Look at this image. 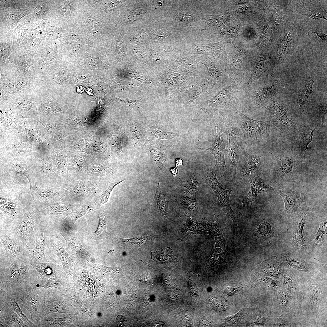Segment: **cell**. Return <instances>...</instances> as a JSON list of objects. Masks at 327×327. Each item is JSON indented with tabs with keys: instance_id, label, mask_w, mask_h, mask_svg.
Masks as SVG:
<instances>
[{
	"instance_id": "obj_59",
	"label": "cell",
	"mask_w": 327,
	"mask_h": 327,
	"mask_svg": "<svg viewBox=\"0 0 327 327\" xmlns=\"http://www.w3.org/2000/svg\"><path fill=\"white\" fill-rule=\"evenodd\" d=\"M317 35V36L319 37H320L322 40H324L325 42H327V35L324 33H318L317 32L315 33Z\"/></svg>"
},
{
	"instance_id": "obj_9",
	"label": "cell",
	"mask_w": 327,
	"mask_h": 327,
	"mask_svg": "<svg viewBox=\"0 0 327 327\" xmlns=\"http://www.w3.org/2000/svg\"><path fill=\"white\" fill-rule=\"evenodd\" d=\"M214 88L216 89L211 81L205 77L198 75L190 77L188 85L181 94L190 102L198 98L204 92L212 95L209 92Z\"/></svg>"
},
{
	"instance_id": "obj_33",
	"label": "cell",
	"mask_w": 327,
	"mask_h": 327,
	"mask_svg": "<svg viewBox=\"0 0 327 327\" xmlns=\"http://www.w3.org/2000/svg\"><path fill=\"white\" fill-rule=\"evenodd\" d=\"M0 237L1 241L8 253L12 255H16L18 250L15 244L5 234H1Z\"/></svg>"
},
{
	"instance_id": "obj_17",
	"label": "cell",
	"mask_w": 327,
	"mask_h": 327,
	"mask_svg": "<svg viewBox=\"0 0 327 327\" xmlns=\"http://www.w3.org/2000/svg\"><path fill=\"white\" fill-rule=\"evenodd\" d=\"M307 219L306 214L303 213L293 226L292 243L294 246L298 249L304 247L306 245L303 236V230Z\"/></svg>"
},
{
	"instance_id": "obj_41",
	"label": "cell",
	"mask_w": 327,
	"mask_h": 327,
	"mask_svg": "<svg viewBox=\"0 0 327 327\" xmlns=\"http://www.w3.org/2000/svg\"><path fill=\"white\" fill-rule=\"evenodd\" d=\"M129 129L133 137L135 140H139L142 138L143 134L137 125H130Z\"/></svg>"
},
{
	"instance_id": "obj_48",
	"label": "cell",
	"mask_w": 327,
	"mask_h": 327,
	"mask_svg": "<svg viewBox=\"0 0 327 327\" xmlns=\"http://www.w3.org/2000/svg\"><path fill=\"white\" fill-rule=\"evenodd\" d=\"M319 114L320 116L323 126L327 125V106L325 104L319 105L318 108Z\"/></svg>"
},
{
	"instance_id": "obj_43",
	"label": "cell",
	"mask_w": 327,
	"mask_h": 327,
	"mask_svg": "<svg viewBox=\"0 0 327 327\" xmlns=\"http://www.w3.org/2000/svg\"><path fill=\"white\" fill-rule=\"evenodd\" d=\"M210 302L213 307L216 310L219 312H222L226 310V305L219 299L216 298H213Z\"/></svg>"
},
{
	"instance_id": "obj_6",
	"label": "cell",
	"mask_w": 327,
	"mask_h": 327,
	"mask_svg": "<svg viewBox=\"0 0 327 327\" xmlns=\"http://www.w3.org/2000/svg\"><path fill=\"white\" fill-rule=\"evenodd\" d=\"M265 107L271 124L282 133L287 132L294 127L295 123L288 117L287 111L279 105L275 97L269 100Z\"/></svg>"
},
{
	"instance_id": "obj_34",
	"label": "cell",
	"mask_w": 327,
	"mask_h": 327,
	"mask_svg": "<svg viewBox=\"0 0 327 327\" xmlns=\"http://www.w3.org/2000/svg\"><path fill=\"white\" fill-rule=\"evenodd\" d=\"M126 179L114 181L112 182L107 189L105 190L101 195L100 199V202L104 204L108 201L111 194L115 187L118 184L125 180Z\"/></svg>"
},
{
	"instance_id": "obj_53",
	"label": "cell",
	"mask_w": 327,
	"mask_h": 327,
	"mask_svg": "<svg viewBox=\"0 0 327 327\" xmlns=\"http://www.w3.org/2000/svg\"><path fill=\"white\" fill-rule=\"evenodd\" d=\"M38 269L41 274L46 276L49 275L51 273L52 271L51 269L45 265L39 266Z\"/></svg>"
},
{
	"instance_id": "obj_1",
	"label": "cell",
	"mask_w": 327,
	"mask_h": 327,
	"mask_svg": "<svg viewBox=\"0 0 327 327\" xmlns=\"http://www.w3.org/2000/svg\"><path fill=\"white\" fill-rule=\"evenodd\" d=\"M231 110L236 123L243 135V144L247 147L263 143L272 133L274 128L269 120L263 121L252 119L235 106Z\"/></svg>"
},
{
	"instance_id": "obj_8",
	"label": "cell",
	"mask_w": 327,
	"mask_h": 327,
	"mask_svg": "<svg viewBox=\"0 0 327 327\" xmlns=\"http://www.w3.org/2000/svg\"><path fill=\"white\" fill-rule=\"evenodd\" d=\"M192 177L189 184L183 191L180 202L181 214L187 216L193 215L197 209L196 195L198 182L194 175Z\"/></svg>"
},
{
	"instance_id": "obj_28",
	"label": "cell",
	"mask_w": 327,
	"mask_h": 327,
	"mask_svg": "<svg viewBox=\"0 0 327 327\" xmlns=\"http://www.w3.org/2000/svg\"><path fill=\"white\" fill-rule=\"evenodd\" d=\"M275 157L280 160L282 163L280 167L275 170L276 172L284 175H289L293 173L294 170V165L292 158L286 155L282 159L278 158L275 156Z\"/></svg>"
},
{
	"instance_id": "obj_16",
	"label": "cell",
	"mask_w": 327,
	"mask_h": 327,
	"mask_svg": "<svg viewBox=\"0 0 327 327\" xmlns=\"http://www.w3.org/2000/svg\"><path fill=\"white\" fill-rule=\"evenodd\" d=\"M314 82L313 78H308L302 82L300 87L298 103L301 111L306 110L309 107L312 97V87Z\"/></svg>"
},
{
	"instance_id": "obj_22",
	"label": "cell",
	"mask_w": 327,
	"mask_h": 327,
	"mask_svg": "<svg viewBox=\"0 0 327 327\" xmlns=\"http://www.w3.org/2000/svg\"><path fill=\"white\" fill-rule=\"evenodd\" d=\"M149 152L161 172L165 169V155L163 149L159 146H153L149 148Z\"/></svg>"
},
{
	"instance_id": "obj_46",
	"label": "cell",
	"mask_w": 327,
	"mask_h": 327,
	"mask_svg": "<svg viewBox=\"0 0 327 327\" xmlns=\"http://www.w3.org/2000/svg\"><path fill=\"white\" fill-rule=\"evenodd\" d=\"M63 308L62 306L59 303L49 302L45 304L44 309L45 311L50 312L61 311L63 310Z\"/></svg>"
},
{
	"instance_id": "obj_31",
	"label": "cell",
	"mask_w": 327,
	"mask_h": 327,
	"mask_svg": "<svg viewBox=\"0 0 327 327\" xmlns=\"http://www.w3.org/2000/svg\"><path fill=\"white\" fill-rule=\"evenodd\" d=\"M326 219L322 218L319 221V227L316 234L313 244V248L318 247L323 243L324 236L326 233L327 225Z\"/></svg>"
},
{
	"instance_id": "obj_14",
	"label": "cell",
	"mask_w": 327,
	"mask_h": 327,
	"mask_svg": "<svg viewBox=\"0 0 327 327\" xmlns=\"http://www.w3.org/2000/svg\"><path fill=\"white\" fill-rule=\"evenodd\" d=\"M317 127L316 125H311L300 127L296 130V144L302 155L304 156L307 154L308 146L312 141L314 133Z\"/></svg>"
},
{
	"instance_id": "obj_29",
	"label": "cell",
	"mask_w": 327,
	"mask_h": 327,
	"mask_svg": "<svg viewBox=\"0 0 327 327\" xmlns=\"http://www.w3.org/2000/svg\"><path fill=\"white\" fill-rule=\"evenodd\" d=\"M170 74L178 90L181 94L188 85L190 77L173 72Z\"/></svg>"
},
{
	"instance_id": "obj_36",
	"label": "cell",
	"mask_w": 327,
	"mask_h": 327,
	"mask_svg": "<svg viewBox=\"0 0 327 327\" xmlns=\"http://www.w3.org/2000/svg\"><path fill=\"white\" fill-rule=\"evenodd\" d=\"M99 223L96 230L94 232L97 235L101 234L106 231V219L103 213H100L98 214Z\"/></svg>"
},
{
	"instance_id": "obj_10",
	"label": "cell",
	"mask_w": 327,
	"mask_h": 327,
	"mask_svg": "<svg viewBox=\"0 0 327 327\" xmlns=\"http://www.w3.org/2000/svg\"><path fill=\"white\" fill-rule=\"evenodd\" d=\"M284 203V209L281 214L288 218L294 216L299 206L305 201L304 194L287 188H283L278 191Z\"/></svg>"
},
{
	"instance_id": "obj_18",
	"label": "cell",
	"mask_w": 327,
	"mask_h": 327,
	"mask_svg": "<svg viewBox=\"0 0 327 327\" xmlns=\"http://www.w3.org/2000/svg\"><path fill=\"white\" fill-rule=\"evenodd\" d=\"M273 228L270 221L266 220L259 221L253 227V235L259 238L267 239L270 238L273 234Z\"/></svg>"
},
{
	"instance_id": "obj_24",
	"label": "cell",
	"mask_w": 327,
	"mask_h": 327,
	"mask_svg": "<svg viewBox=\"0 0 327 327\" xmlns=\"http://www.w3.org/2000/svg\"><path fill=\"white\" fill-rule=\"evenodd\" d=\"M154 137L158 139L167 140L173 142L177 141L179 135L171 131L165 126L158 125L156 126L154 130Z\"/></svg>"
},
{
	"instance_id": "obj_19",
	"label": "cell",
	"mask_w": 327,
	"mask_h": 327,
	"mask_svg": "<svg viewBox=\"0 0 327 327\" xmlns=\"http://www.w3.org/2000/svg\"><path fill=\"white\" fill-rule=\"evenodd\" d=\"M64 237L68 245L75 253L88 260L93 259L91 255L85 249L76 237L70 235H65Z\"/></svg>"
},
{
	"instance_id": "obj_57",
	"label": "cell",
	"mask_w": 327,
	"mask_h": 327,
	"mask_svg": "<svg viewBox=\"0 0 327 327\" xmlns=\"http://www.w3.org/2000/svg\"><path fill=\"white\" fill-rule=\"evenodd\" d=\"M117 44L118 50L122 51L124 50V47L122 40L121 39H119L117 40Z\"/></svg>"
},
{
	"instance_id": "obj_32",
	"label": "cell",
	"mask_w": 327,
	"mask_h": 327,
	"mask_svg": "<svg viewBox=\"0 0 327 327\" xmlns=\"http://www.w3.org/2000/svg\"><path fill=\"white\" fill-rule=\"evenodd\" d=\"M95 207V205L94 203L88 204L81 207L74 214L71 222V226H73L76 221L80 218L93 212Z\"/></svg>"
},
{
	"instance_id": "obj_60",
	"label": "cell",
	"mask_w": 327,
	"mask_h": 327,
	"mask_svg": "<svg viewBox=\"0 0 327 327\" xmlns=\"http://www.w3.org/2000/svg\"><path fill=\"white\" fill-rule=\"evenodd\" d=\"M273 19L276 24H278L280 22L279 18L276 14H274L273 15Z\"/></svg>"
},
{
	"instance_id": "obj_51",
	"label": "cell",
	"mask_w": 327,
	"mask_h": 327,
	"mask_svg": "<svg viewBox=\"0 0 327 327\" xmlns=\"http://www.w3.org/2000/svg\"><path fill=\"white\" fill-rule=\"evenodd\" d=\"M183 163L182 159L180 158H177L175 160V167L171 168L170 171L171 173L173 176H176L178 172L177 169V167L182 165Z\"/></svg>"
},
{
	"instance_id": "obj_13",
	"label": "cell",
	"mask_w": 327,
	"mask_h": 327,
	"mask_svg": "<svg viewBox=\"0 0 327 327\" xmlns=\"http://www.w3.org/2000/svg\"><path fill=\"white\" fill-rule=\"evenodd\" d=\"M250 184V190L245 196L241 203L243 207H245L250 203L251 205L253 202L256 199L258 194L264 192L272 191L273 188L264 180L256 175L249 181Z\"/></svg>"
},
{
	"instance_id": "obj_7",
	"label": "cell",
	"mask_w": 327,
	"mask_h": 327,
	"mask_svg": "<svg viewBox=\"0 0 327 327\" xmlns=\"http://www.w3.org/2000/svg\"><path fill=\"white\" fill-rule=\"evenodd\" d=\"M277 86L276 83L272 85L246 88L240 86L239 90L244 91L242 99L248 101L257 107L266 105L269 100L275 97Z\"/></svg>"
},
{
	"instance_id": "obj_35",
	"label": "cell",
	"mask_w": 327,
	"mask_h": 327,
	"mask_svg": "<svg viewBox=\"0 0 327 327\" xmlns=\"http://www.w3.org/2000/svg\"><path fill=\"white\" fill-rule=\"evenodd\" d=\"M11 276L12 278L17 281L22 279L24 276L25 272L21 266L11 264Z\"/></svg>"
},
{
	"instance_id": "obj_27",
	"label": "cell",
	"mask_w": 327,
	"mask_h": 327,
	"mask_svg": "<svg viewBox=\"0 0 327 327\" xmlns=\"http://www.w3.org/2000/svg\"><path fill=\"white\" fill-rule=\"evenodd\" d=\"M227 253L225 248L215 247L210 258V266H214L217 264L226 263V258Z\"/></svg>"
},
{
	"instance_id": "obj_2",
	"label": "cell",
	"mask_w": 327,
	"mask_h": 327,
	"mask_svg": "<svg viewBox=\"0 0 327 327\" xmlns=\"http://www.w3.org/2000/svg\"><path fill=\"white\" fill-rule=\"evenodd\" d=\"M227 137V152L230 164V172L233 177L236 170L239 157L245 147L242 133L233 116H225L223 128Z\"/></svg>"
},
{
	"instance_id": "obj_37",
	"label": "cell",
	"mask_w": 327,
	"mask_h": 327,
	"mask_svg": "<svg viewBox=\"0 0 327 327\" xmlns=\"http://www.w3.org/2000/svg\"><path fill=\"white\" fill-rule=\"evenodd\" d=\"M12 308L21 318V319L28 324H32V323L27 318L22 312L18 303L15 300H11V302L8 304Z\"/></svg>"
},
{
	"instance_id": "obj_42",
	"label": "cell",
	"mask_w": 327,
	"mask_h": 327,
	"mask_svg": "<svg viewBox=\"0 0 327 327\" xmlns=\"http://www.w3.org/2000/svg\"><path fill=\"white\" fill-rule=\"evenodd\" d=\"M177 20L183 23L191 22L195 19V15L187 12H181L177 16Z\"/></svg>"
},
{
	"instance_id": "obj_30",
	"label": "cell",
	"mask_w": 327,
	"mask_h": 327,
	"mask_svg": "<svg viewBox=\"0 0 327 327\" xmlns=\"http://www.w3.org/2000/svg\"><path fill=\"white\" fill-rule=\"evenodd\" d=\"M45 242L43 233L42 232L36 241L35 248L32 250L34 258L38 260H42L45 257Z\"/></svg>"
},
{
	"instance_id": "obj_4",
	"label": "cell",
	"mask_w": 327,
	"mask_h": 327,
	"mask_svg": "<svg viewBox=\"0 0 327 327\" xmlns=\"http://www.w3.org/2000/svg\"><path fill=\"white\" fill-rule=\"evenodd\" d=\"M215 167H214L206 171L202 179V182L211 188L220 202L222 211L231 217L234 224L238 229L236 214L232 210L230 203V197L232 190L225 189L218 181L217 179Z\"/></svg>"
},
{
	"instance_id": "obj_55",
	"label": "cell",
	"mask_w": 327,
	"mask_h": 327,
	"mask_svg": "<svg viewBox=\"0 0 327 327\" xmlns=\"http://www.w3.org/2000/svg\"><path fill=\"white\" fill-rule=\"evenodd\" d=\"M71 6L70 4L67 2V3H65L64 7L63 8V11L65 15H69L70 12Z\"/></svg>"
},
{
	"instance_id": "obj_5",
	"label": "cell",
	"mask_w": 327,
	"mask_h": 327,
	"mask_svg": "<svg viewBox=\"0 0 327 327\" xmlns=\"http://www.w3.org/2000/svg\"><path fill=\"white\" fill-rule=\"evenodd\" d=\"M224 111H219L218 118L216 121V137L212 146L208 148L199 149L207 150L213 155L216 161L214 167H216V165L219 167L221 176L225 179L227 174V168L225 159V145L223 138V131L225 116Z\"/></svg>"
},
{
	"instance_id": "obj_54",
	"label": "cell",
	"mask_w": 327,
	"mask_h": 327,
	"mask_svg": "<svg viewBox=\"0 0 327 327\" xmlns=\"http://www.w3.org/2000/svg\"><path fill=\"white\" fill-rule=\"evenodd\" d=\"M287 44L286 42H282L279 45V53L281 56L284 54L287 50Z\"/></svg>"
},
{
	"instance_id": "obj_49",
	"label": "cell",
	"mask_w": 327,
	"mask_h": 327,
	"mask_svg": "<svg viewBox=\"0 0 327 327\" xmlns=\"http://www.w3.org/2000/svg\"><path fill=\"white\" fill-rule=\"evenodd\" d=\"M241 286L236 287L228 286L224 290V293L229 296H232L237 293L241 289Z\"/></svg>"
},
{
	"instance_id": "obj_21",
	"label": "cell",
	"mask_w": 327,
	"mask_h": 327,
	"mask_svg": "<svg viewBox=\"0 0 327 327\" xmlns=\"http://www.w3.org/2000/svg\"><path fill=\"white\" fill-rule=\"evenodd\" d=\"M30 220H26L20 224L16 229L18 236L26 242L32 240L34 235V224Z\"/></svg>"
},
{
	"instance_id": "obj_58",
	"label": "cell",
	"mask_w": 327,
	"mask_h": 327,
	"mask_svg": "<svg viewBox=\"0 0 327 327\" xmlns=\"http://www.w3.org/2000/svg\"><path fill=\"white\" fill-rule=\"evenodd\" d=\"M308 15V16H308L309 17L311 18H313L315 19L320 18H325L324 17H322V16L319 14H317V13L313 14Z\"/></svg>"
},
{
	"instance_id": "obj_26",
	"label": "cell",
	"mask_w": 327,
	"mask_h": 327,
	"mask_svg": "<svg viewBox=\"0 0 327 327\" xmlns=\"http://www.w3.org/2000/svg\"><path fill=\"white\" fill-rule=\"evenodd\" d=\"M155 199L157 206L162 214L164 216H167L168 212V205L165 199V196L161 188L160 183L158 182L156 188Z\"/></svg>"
},
{
	"instance_id": "obj_47",
	"label": "cell",
	"mask_w": 327,
	"mask_h": 327,
	"mask_svg": "<svg viewBox=\"0 0 327 327\" xmlns=\"http://www.w3.org/2000/svg\"><path fill=\"white\" fill-rule=\"evenodd\" d=\"M90 169L91 172V174L98 176H99L101 173H103L105 170H106V168L102 165L97 163L92 164Z\"/></svg>"
},
{
	"instance_id": "obj_61",
	"label": "cell",
	"mask_w": 327,
	"mask_h": 327,
	"mask_svg": "<svg viewBox=\"0 0 327 327\" xmlns=\"http://www.w3.org/2000/svg\"><path fill=\"white\" fill-rule=\"evenodd\" d=\"M39 33L41 34V32H40Z\"/></svg>"
},
{
	"instance_id": "obj_11",
	"label": "cell",
	"mask_w": 327,
	"mask_h": 327,
	"mask_svg": "<svg viewBox=\"0 0 327 327\" xmlns=\"http://www.w3.org/2000/svg\"><path fill=\"white\" fill-rule=\"evenodd\" d=\"M242 157L241 173L243 177H254L256 175L262 163L261 155L252 149L245 148L240 156Z\"/></svg>"
},
{
	"instance_id": "obj_12",
	"label": "cell",
	"mask_w": 327,
	"mask_h": 327,
	"mask_svg": "<svg viewBox=\"0 0 327 327\" xmlns=\"http://www.w3.org/2000/svg\"><path fill=\"white\" fill-rule=\"evenodd\" d=\"M200 63L206 67L207 74L206 77L213 84L215 88L217 89L221 85L227 86L230 84V81L227 74L226 69H223L218 68L216 64L207 58H201L199 60Z\"/></svg>"
},
{
	"instance_id": "obj_38",
	"label": "cell",
	"mask_w": 327,
	"mask_h": 327,
	"mask_svg": "<svg viewBox=\"0 0 327 327\" xmlns=\"http://www.w3.org/2000/svg\"><path fill=\"white\" fill-rule=\"evenodd\" d=\"M240 311L235 314L228 316L224 320V324L227 326H232L238 324L241 318Z\"/></svg>"
},
{
	"instance_id": "obj_52",
	"label": "cell",
	"mask_w": 327,
	"mask_h": 327,
	"mask_svg": "<svg viewBox=\"0 0 327 327\" xmlns=\"http://www.w3.org/2000/svg\"><path fill=\"white\" fill-rule=\"evenodd\" d=\"M289 260L290 264L292 263L294 266L299 269H303L305 268L304 264L299 260L292 258L290 256L288 257Z\"/></svg>"
},
{
	"instance_id": "obj_3",
	"label": "cell",
	"mask_w": 327,
	"mask_h": 327,
	"mask_svg": "<svg viewBox=\"0 0 327 327\" xmlns=\"http://www.w3.org/2000/svg\"><path fill=\"white\" fill-rule=\"evenodd\" d=\"M243 80L238 79L221 88L213 97L201 105L200 109L205 113L231 109L235 106L239 90Z\"/></svg>"
},
{
	"instance_id": "obj_15",
	"label": "cell",
	"mask_w": 327,
	"mask_h": 327,
	"mask_svg": "<svg viewBox=\"0 0 327 327\" xmlns=\"http://www.w3.org/2000/svg\"><path fill=\"white\" fill-rule=\"evenodd\" d=\"M199 61L197 58L191 56H178L177 57L175 65L173 71L188 77L198 75L197 68Z\"/></svg>"
},
{
	"instance_id": "obj_20",
	"label": "cell",
	"mask_w": 327,
	"mask_h": 327,
	"mask_svg": "<svg viewBox=\"0 0 327 327\" xmlns=\"http://www.w3.org/2000/svg\"><path fill=\"white\" fill-rule=\"evenodd\" d=\"M151 259L161 263H173L177 262L175 255L170 248H165L159 251L151 252Z\"/></svg>"
},
{
	"instance_id": "obj_50",
	"label": "cell",
	"mask_w": 327,
	"mask_h": 327,
	"mask_svg": "<svg viewBox=\"0 0 327 327\" xmlns=\"http://www.w3.org/2000/svg\"><path fill=\"white\" fill-rule=\"evenodd\" d=\"M212 18L219 23H223L225 22L228 18V15L226 14H221L216 15H210Z\"/></svg>"
},
{
	"instance_id": "obj_56",
	"label": "cell",
	"mask_w": 327,
	"mask_h": 327,
	"mask_svg": "<svg viewBox=\"0 0 327 327\" xmlns=\"http://www.w3.org/2000/svg\"><path fill=\"white\" fill-rule=\"evenodd\" d=\"M55 283L54 282L52 281H49L45 284L42 286V287L46 289H48L54 287L55 286Z\"/></svg>"
},
{
	"instance_id": "obj_25",
	"label": "cell",
	"mask_w": 327,
	"mask_h": 327,
	"mask_svg": "<svg viewBox=\"0 0 327 327\" xmlns=\"http://www.w3.org/2000/svg\"><path fill=\"white\" fill-rule=\"evenodd\" d=\"M25 307L30 312L31 318H34L38 313L37 306L39 304L37 294L34 292L27 294L25 298Z\"/></svg>"
},
{
	"instance_id": "obj_44",
	"label": "cell",
	"mask_w": 327,
	"mask_h": 327,
	"mask_svg": "<svg viewBox=\"0 0 327 327\" xmlns=\"http://www.w3.org/2000/svg\"><path fill=\"white\" fill-rule=\"evenodd\" d=\"M149 238L150 237L148 236L141 238H135L130 239H124L121 238L118 236H117L116 237L117 239L119 242H126L135 244H140L145 240L147 241L149 240Z\"/></svg>"
},
{
	"instance_id": "obj_39",
	"label": "cell",
	"mask_w": 327,
	"mask_h": 327,
	"mask_svg": "<svg viewBox=\"0 0 327 327\" xmlns=\"http://www.w3.org/2000/svg\"><path fill=\"white\" fill-rule=\"evenodd\" d=\"M8 322L12 325L16 327H24L22 320L18 317L16 314L13 312H10L7 315Z\"/></svg>"
},
{
	"instance_id": "obj_40",
	"label": "cell",
	"mask_w": 327,
	"mask_h": 327,
	"mask_svg": "<svg viewBox=\"0 0 327 327\" xmlns=\"http://www.w3.org/2000/svg\"><path fill=\"white\" fill-rule=\"evenodd\" d=\"M152 34L153 35L155 40L162 43L164 42L163 39L165 38L172 35V34L170 32L157 29L153 30Z\"/></svg>"
},
{
	"instance_id": "obj_45",
	"label": "cell",
	"mask_w": 327,
	"mask_h": 327,
	"mask_svg": "<svg viewBox=\"0 0 327 327\" xmlns=\"http://www.w3.org/2000/svg\"><path fill=\"white\" fill-rule=\"evenodd\" d=\"M89 187L86 184L84 183H80L75 185L72 188V193L76 195H80L83 194L89 191Z\"/></svg>"
},
{
	"instance_id": "obj_23",
	"label": "cell",
	"mask_w": 327,
	"mask_h": 327,
	"mask_svg": "<svg viewBox=\"0 0 327 327\" xmlns=\"http://www.w3.org/2000/svg\"><path fill=\"white\" fill-rule=\"evenodd\" d=\"M52 244L54 253L61 260L64 269L67 270L72 263L71 256L65 250L61 243L53 242Z\"/></svg>"
}]
</instances>
